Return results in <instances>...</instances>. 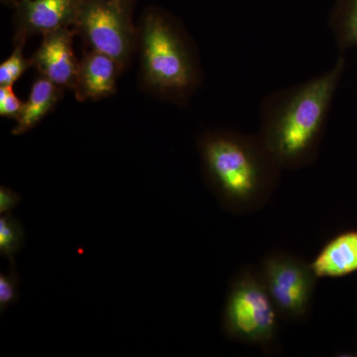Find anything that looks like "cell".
<instances>
[{"label": "cell", "instance_id": "obj_1", "mask_svg": "<svg viewBox=\"0 0 357 357\" xmlns=\"http://www.w3.org/2000/svg\"><path fill=\"white\" fill-rule=\"evenodd\" d=\"M344 68L340 59L328 72L263 100L256 136L282 170L314 163Z\"/></svg>", "mask_w": 357, "mask_h": 357}, {"label": "cell", "instance_id": "obj_2", "mask_svg": "<svg viewBox=\"0 0 357 357\" xmlns=\"http://www.w3.org/2000/svg\"><path fill=\"white\" fill-rule=\"evenodd\" d=\"M199 147L204 178L225 210L244 215L268 203L282 169L257 136L211 131L202 137Z\"/></svg>", "mask_w": 357, "mask_h": 357}, {"label": "cell", "instance_id": "obj_3", "mask_svg": "<svg viewBox=\"0 0 357 357\" xmlns=\"http://www.w3.org/2000/svg\"><path fill=\"white\" fill-rule=\"evenodd\" d=\"M278 312L259 270L244 267L234 277L223 307L222 326L234 342L274 351L278 340Z\"/></svg>", "mask_w": 357, "mask_h": 357}, {"label": "cell", "instance_id": "obj_4", "mask_svg": "<svg viewBox=\"0 0 357 357\" xmlns=\"http://www.w3.org/2000/svg\"><path fill=\"white\" fill-rule=\"evenodd\" d=\"M143 63L152 86L184 95L197 82V70L181 35L157 15L146 18L143 28Z\"/></svg>", "mask_w": 357, "mask_h": 357}, {"label": "cell", "instance_id": "obj_5", "mask_svg": "<svg viewBox=\"0 0 357 357\" xmlns=\"http://www.w3.org/2000/svg\"><path fill=\"white\" fill-rule=\"evenodd\" d=\"M258 270L279 317L288 321H306L319 279L311 263L273 251L263 258Z\"/></svg>", "mask_w": 357, "mask_h": 357}, {"label": "cell", "instance_id": "obj_6", "mask_svg": "<svg viewBox=\"0 0 357 357\" xmlns=\"http://www.w3.org/2000/svg\"><path fill=\"white\" fill-rule=\"evenodd\" d=\"M77 24L93 46L116 61L128 58L130 47V27L123 0H83Z\"/></svg>", "mask_w": 357, "mask_h": 357}, {"label": "cell", "instance_id": "obj_7", "mask_svg": "<svg viewBox=\"0 0 357 357\" xmlns=\"http://www.w3.org/2000/svg\"><path fill=\"white\" fill-rule=\"evenodd\" d=\"M34 62L46 79L57 86L77 84L79 66L72 49V38L66 28L45 34Z\"/></svg>", "mask_w": 357, "mask_h": 357}, {"label": "cell", "instance_id": "obj_8", "mask_svg": "<svg viewBox=\"0 0 357 357\" xmlns=\"http://www.w3.org/2000/svg\"><path fill=\"white\" fill-rule=\"evenodd\" d=\"M319 279L340 278L357 271V230L342 232L328 241L311 262Z\"/></svg>", "mask_w": 357, "mask_h": 357}, {"label": "cell", "instance_id": "obj_9", "mask_svg": "<svg viewBox=\"0 0 357 357\" xmlns=\"http://www.w3.org/2000/svg\"><path fill=\"white\" fill-rule=\"evenodd\" d=\"M83 0H23L22 18L32 31L49 32L63 29L77 22Z\"/></svg>", "mask_w": 357, "mask_h": 357}, {"label": "cell", "instance_id": "obj_10", "mask_svg": "<svg viewBox=\"0 0 357 357\" xmlns=\"http://www.w3.org/2000/svg\"><path fill=\"white\" fill-rule=\"evenodd\" d=\"M117 64L109 56L93 51L79 65L77 84L86 98H100L110 95L116 83Z\"/></svg>", "mask_w": 357, "mask_h": 357}, {"label": "cell", "instance_id": "obj_11", "mask_svg": "<svg viewBox=\"0 0 357 357\" xmlns=\"http://www.w3.org/2000/svg\"><path fill=\"white\" fill-rule=\"evenodd\" d=\"M57 96V86L50 79L43 77L35 82L27 102L23 105L13 133L20 135L36 126L55 105Z\"/></svg>", "mask_w": 357, "mask_h": 357}, {"label": "cell", "instance_id": "obj_12", "mask_svg": "<svg viewBox=\"0 0 357 357\" xmlns=\"http://www.w3.org/2000/svg\"><path fill=\"white\" fill-rule=\"evenodd\" d=\"M25 232L22 223L13 213L1 215L0 218V255L14 262L16 255L22 248Z\"/></svg>", "mask_w": 357, "mask_h": 357}, {"label": "cell", "instance_id": "obj_13", "mask_svg": "<svg viewBox=\"0 0 357 357\" xmlns=\"http://www.w3.org/2000/svg\"><path fill=\"white\" fill-rule=\"evenodd\" d=\"M332 25L340 48L357 46V0H351Z\"/></svg>", "mask_w": 357, "mask_h": 357}, {"label": "cell", "instance_id": "obj_14", "mask_svg": "<svg viewBox=\"0 0 357 357\" xmlns=\"http://www.w3.org/2000/svg\"><path fill=\"white\" fill-rule=\"evenodd\" d=\"M11 263L8 273L0 274V312L4 314L9 307L18 299L20 277L16 272L15 264Z\"/></svg>", "mask_w": 357, "mask_h": 357}, {"label": "cell", "instance_id": "obj_15", "mask_svg": "<svg viewBox=\"0 0 357 357\" xmlns=\"http://www.w3.org/2000/svg\"><path fill=\"white\" fill-rule=\"evenodd\" d=\"M26 68H27V62L23 57L21 48H18L10 57L0 65V84L1 86H13V84L23 74Z\"/></svg>", "mask_w": 357, "mask_h": 357}, {"label": "cell", "instance_id": "obj_16", "mask_svg": "<svg viewBox=\"0 0 357 357\" xmlns=\"http://www.w3.org/2000/svg\"><path fill=\"white\" fill-rule=\"evenodd\" d=\"M23 109V103L14 95L13 86L0 88V114L2 116L18 119Z\"/></svg>", "mask_w": 357, "mask_h": 357}, {"label": "cell", "instance_id": "obj_17", "mask_svg": "<svg viewBox=\"0 0 357 357\" xmlns=\"http://www.w3.org/2000/svg\"><path fill=\"white\" fill-rule=\"evenodd\" d=\"M21 203V197L17 192L13 191L8 188L2 185L0 188V213L6 215L11 213V211Z\"/></svg>", "mask_w": 357, "mask_h": 357}]
</instances>
